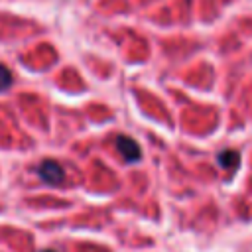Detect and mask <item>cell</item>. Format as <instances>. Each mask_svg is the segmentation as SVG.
I'll return each instance as SVG.
<instances>
[{"label":"cell","mask_w":252,"mask_h":252,"mask_svg":"<svg viewBox=\"0 0 252 252\" xmlns=\"http://www.w3.org/2000/svg\"><path fill=\"white\" fill-rule=\"evenodd\" d=\"M37 175H39L45 183H49V185H57V183L63 181L65 171H63V167H61L57 161L47 159V161H41V163L37 165Z\"/></svg>","instance_id":"1"},{"label":"cell","mask_w":252,"mask_h":252,"mask_svg":"<svg viewBox=\"0 0 252 252\" xmlns=\"http://www.w3.org/2000/svg\"><path fill=\"white\" fill-rule=\"evenodd\" d=\"M116 150L122 154V158L126 159V161H138L140 159V156H142V152H140V146L134 142V138H130V136H118L116 138Z\"/></svg>","instance_id":"2"},{"label":"cell","mask_w":252,"mask_h":252,"mask_svg":"<svg viewBox=\"0 0 252 252\" xmlns=\"http://www.w3.org/2000/svg\"><path fill=\"white\" fill-rule=\"evenodd\" d=\"M217 159H219V163H220L222 167L234 169V167L238 165V161H240V154H238L236 150H222V152L217 156Z\"/></svg>","instance_id":"3"},{"label":"cell","mask_w":252,"mask_h":252,"mask_svg":"<svg viewBox=\"0 0 252 252\" xmlns=\"http://www.w3.org/2000/svg\"><path fill=\"white\" fill-rule=\"evenodd\" d=\"M12 85V73L8 67L0 65V91H6Z\"/></svg>","instance_id":"4"},{"label":"cell","mask_w":252,"mask_h":252,"mask_svg":"<svg viewBox=\"0 0 252 252\" xmlns=\"http://www.w3.org/2000/svg\"><path fill=\"white\" fill-rule=\"evenodd\" d=\"M43 252H55V250H43Z\"/></svg>","instance_id":"5"}]
</instances>
